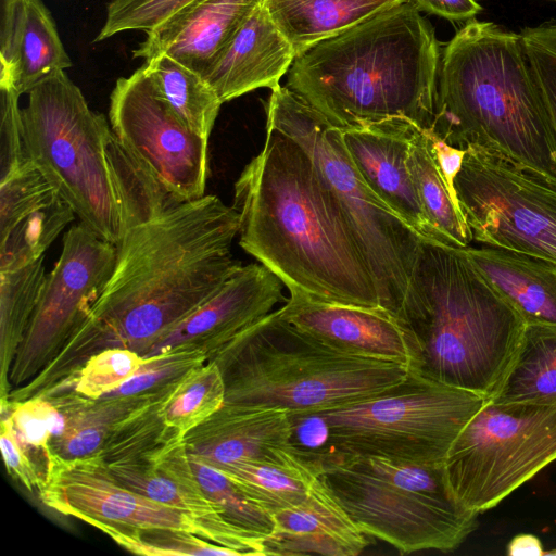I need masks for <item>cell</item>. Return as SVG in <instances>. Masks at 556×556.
I'll return each mask as SVG.
<instances>
[{"instance_id":"bcb514c9","label":"cell","mask_w":556,"mask_h":556,"mask_svg":"<svg viewBox=\"0 0 556 556\" xmlns=\"http://www.w3.org/2000/svg\"><path fill=\"white\" fill-rule=\"evenodd\" d=\"M0 447L8 472L28 491H39L45 480L29 454L20 444L7 416L1 415Z\"/></svg>"},{"instance_id":"603a6c76","label":"cell","mask_w":556,"mask_h":556,"mask_svg":"<svg viewBox=\"0 0 556 556\" xmlns=\"http://www.w3.org/2000/svg\"><path fill=\"white\" fill-rule=\"evenodd\" d=\"M270 516L267 555L356 556L369 544L319 476L301 503Z\"/></svg>"},{"instance_id":"1f68e13d","label":"cell","mask_w":556,"mask_h":556,"mask_svg":"<svg viewBox=\"0 0 556 556\" xmlns=\"http://www.w3.org/2000/svg\"><path fill=\"white\" fill-rule=\"evenodd\" d=\"M407 166L424 212L444 244L467 248L471 231L434 161L424 129L417 128L410 141Z\"/></svg>"},{"instance_id":"ba28073f","label":"cell","mask_w":556,"mask_h":556,"mask_svg":"<svg viewBox=\"0 0 556 556\" xmlns=\"http://www.w3.org/2000/svg\"><path fill=\"white\" fill-rule=\"evenodd\" d=\"M266 128L300 143L339 203L371 270L380 306L397 317L422 238L366 185L353 164L341 129L286 86L271 90Z\"/></svg>"},{"instance_id":"7402d4cb","label":"cell","mask_w":556,"mask_h":556,"mask_svg":"<svg viewBox=\"0 0 556 556\" xmlns=\"http://www.w3.org/2000/svg\"><path fill=\"white\" fill-rule=\"evenodd\" d=\"M295 56L261 0L202 76L225 103L258 88H277Z\"/></svg>"},{"instance_id":"cb8c5ba5","label":"cell","mask_w":556,"mask_h":556,"mask_svg":"<svg viewBox=\"0 0 556 556\" xmlns=\"http://www.w3.org/2000/svg\"><path fill=\"white\" fill-rule=\"evenodd\" d=\"M72 66L51 12L42 0H23L0 16V83L22 96Z\"/></svg>"},{"instance_id":"7c38bea8","label":"cell","mask_w":556,"mask_h":556,"mask_svg":"<svg viewBox=\"0 0 556 556\" xmlns=\"http://www.w3.org/2000/svg\"><path fill=\"white\" fill-rule=\"evenodd\" d=\"M454 185L472 240L556 265V181L468 148Z\"/></svg>"},{"instance_id":"816d5d0a","label":"cell","mask_w":556,"mask_h":556,"mask_svg":"<svg viewBox=\"0 0 556 556\" xmlns=\"http://www.w3.org/2000/svg\"><path fill=\"white\" fill-rule=\"evenodd\" d=\"M552 1H555V2H556V0H552Z\"/></svg>"},{"instance_id":"ab89813d","label":"cell","mask_w":556,"mask_h":556,"mask_svg":"<svg viewBox=\"0 0 556 556\" xmlns=\"http://www.w3.org/2000/svg\"><path fill=\"white\" fill-rule=\"evenodd\" d=\"M58 189L30 160L0 181V239L24 216L51 203Z\"/></svg>"},{"instance_id":"2e32d148","label":"cell","mask_w":556,"mask_h":556,"mask_svg":"<svg viewBox=\"0 0 556 556\" xmlns=\"http://www.w3.org/2000/svg\"><path fill=\"white\" fill-rule=\"evenodd\" d=\"M281 280L264 265H239L223 286L186 318L160 337L141 356L179 345L201 349L207 359L241 331L286 302Z\"/></svg>"},{"instance_id":"83f0119b","label":"cell","mask_w":556,"mask_h":556,"mask_svg":"<svg viewBox=\"0 0 556 556\" xmlns=\"http://www.w3.org/2000/svg\"><path fill=\"white\" fill-rule=\"evenodd\" d=\"M213 467L271 515L305 498L320 473V458L301 448L283 462L238 460Z\"/></svg>"},{"instance_id":"ac0fdd59","label":"cell","mask_w":556,"mask_h":556,"mask_svg":"<svg viewBox=\"0 0 556 556\" xmlns=\"http://www.w3.org/2000/svg\"><path fill=\"white\" fill-rule=\"evenodd\" d=\"M108 466L113 476L129 489L223 531L244 555H267V535L230 522L203 491L184 441L169 444L152 455Z\"/></svg>"},{"instance_id":"d6986e66","label":"cell","mask_w":556,"mask_h":556,"mask_svg":"<svg viewBox=\"0 0 556 556\" xmlns=\"http://www.w3.org/2000/svg\"><path fill=\"white\" fill-rule=\"evenodd\" d=\"M295 420L282 408L228 404L184 438L189 455L219 466L238 460L283 462L301 447Z\"/></svg>"},{"instance_id":"8fae6325","label":"cell","mask_w":556,"mask_h":556,"mask_svg":"<svg viewBox=\"0 0 556 556\" xmlns=\"http://www.w3.org/2000/svg\"><path fill=\"white\" fill-rule=\"evenodd\" d=\"M556 460V395L486 399L443 462L455 500L478 514L497 506Z\"/></svg>"},{"instance_id":"f35d334b","label":"cell","mask_w":556,"mask_h":556,"mask_svg":"<svg viewBox=\"0 0 556 556\" xmlns=\"http://www.w3.org/2000/svg\"><path fill=\"white\" fill-rule=\"evenodd\" d=\"M189 458L201 488L230 522L267 536L273 532L271 516L264 508L220 470L194 456L189 455Z\"/></svg>"},{"instance_id":"4316f807","label":"cell","mask_w":556,"mask_h":556,"mask_svg":"<svg viewBox=\"0 0 556 556\" xmlns=\"http://www.w3.org/2000/svg\"><path fill=\"white\" fill-rule=\"evenodd\" d=\"M406 0H262L295 55Z\"/></svg>"},{"instance_id":"681fc988","label":"cell","mask_w":556,"mask_h":556,"mask_svg":"<svg viewBox=\"0 0 556 556\" xmlns=\"http://www.w3.org/2000/svg\"><path fill=\"white\" fill-rule=\"evenodd\" d=\"M507 554L545 556V549L541 540L533 534H518L507 544Z\"/></svg>"},{"instance_id":"d590c367","label":"cell","mask_w":556,"mask_h":556,"mask_svg":"<svg viewBox=\"0 0 556 556\" xmlns=\"http://www.w3.org/2000/svg\"><path fill=\"white\" fill-rule=\"evenodd\" d=\"M74 218L73 208L61 197L24 216L0 239V271L23 267L43 256Z\"/></svg>"},{"instance_id":"e0dca14e","label":"cell","mask_w":556,"mask_h":556,"mask_svg":"<svg viewBox=\"0 0 556 556\" xmlns=\"http://www.w3.org/2000/svg\"><path fill=\"white\" fill-rule=\"evenodd\" d=\"M280 315L325 344L346 354L401 363L409 369V334L397 317L377 307L329 302L291 290Z\"/></svg>"},{"instance_id":"f1b7e54d","label":"cell","mask_w":556,"mask_h":556,"mask_svg":"<svg viewBox=\"0 0 556 556\" xmlns=\"http://www.w3.org/2000/svg\"><path fill=\"white\" fill-rule=\"evenodd\" d=\"M105 153L119 212L121 235L185 202L125 149L113 131L108 137Z\"/></svg>"},{"instance_id":"4fadbf2b","label":"cell","mask_w":556,"mask_h":556,"mask_svg":"<svg viewBox=\"0 0 556 556\" xmlns=\"http://www.w3.org/2000/svg\"><path fill=\"white\" fill-rule=\"evenodd\" d=\"M115 258V244L84 224L65 232L61 255L47 274L10 368L11 390L37 376L61 352L110 278Z\"/></svg>"},{"instance_id":"f907efd6","label":"cell","mask_w":556,"mask_h":556,"mask_svg":"<svg viewBox=\"0 0 556 556\" xmlns=\"http://www.w3.org/2000/svg\"><path fill=\"white\" fill-rule=\"evenodd\" d=\"M545 556H556V548L545 551Z\"/></svg>"},{"instance_id":"4dcf8cb0","label":"cell","mask_w":556,"mask_h":556,"mask_svg":"<svg viewBox=\"0 0 556 556\" xmlns=\"http://www.w3.org/2000/svg\"><path fill=\"white\" fill-rule=\"evenodd\" d=\"M47 278L45 256L23 267L0 271V400L11 392L9 372Z\"/></svg>"},{"instance_id":"f6af8a7d","label":"cell","mask_w":556,"mask_h":556,"mask_svg":"<svg viewBox=\"0 0 556 556\" xmlns=\"http://www.w3.org/2000/svg\"><path fill=\"white\" fill-rule=\"evenodd\" d=\"M20 97L12 84L0 83V181L29 160L23 137Z\"/></svg>"},{"instance_id":"7dc6e473","label":"cell","mask_w":556,"mask_h":556,"mask_svg":"<svg viewBox=\"0 0 556 556\" xmlns=\"http://www.w3.org/2000/svg\"><path fill=\"white\" fill-rule=\"evenodd\" d=\"M430 148L438 165L439 172L452 195V198L458 202L456 190H455V178L459 173L463 161L466 154V150L454 148L447 144L442 138L434 134L430 128L424 129ZM459 203V202H458Z\"/></svg>"},{"instance_id":"484cf974","label":"cell","mask_w":556,"mask_h":556,"mask_svg":"<svg viewBox=\"0 0 556 556\" xmlns=\"http://www.w3.org/2000/svg\"><path fill=\"white\" fill-rule=\"evenodd\" d=\"M156 393L89 399L68 386L52 389L42 396L64 417L62 431L50 441L52 454L75 459L98 453L113 428Z\"/></svg>"},{"instance_id":"8d00e7d4","label":"cell","mask_w":556,"mask_h":556,"mask_svg":"<svg viewBox=\"0 0 556 556\" xmlns=\"http://www.w3.org/2000/svg\"><path fill=\"white\" fill-rule=\"evenodd\" d=\"M1 415L8 417L20 444L37 465L45 484L52 465L50 441L64 426V417L47 396H33L24 401L1 400Z\"/></svg>"},{"instance_id":"c3c4849f","label":"cell","mask_w":556,"mask_h":556,"mask_svg":"<svg viewBox=\"0 0 556 556\" xmlns=\"http://www.w3.org/2000/svg\"><path fill=\"white\" fill-rule=\"evenodd\" d=\"M418 11L438 15L452 22H468L482 7L476 0H406Z\"/></svg>"},{"instance_id":"74e56055","label":"cell","mask_w":556,"mask_h":556,"mask_svg":"<svg viewBox=\"0 0 556 556\" xmlns=\"http://www.w3.org/2000/svg\"><path fill=\"white\" fill-rule=\"evenodd\" d=\"M131 553L149 556L226 555L242 556L194 533L166 529H136L113 525L92 526Z\"/></svg>"},{"instance_id":"7a4b0ae2","label":"cell","mask_w":556,"mask_h":556,"mask_svg":"<svg viewBox=\"0 0 556 556\" xmlns=\"http://www.w3.org/2000/svg\"><path fill=\"white\" fill-rule=\"evenodd\" d=\"M232 206L240 215V247L289 291L381 307L352 228L312 157L293 138L266 128L263 149L235 182Z\"/></svg>"},{"instance_id":"60d3db41","label":"cell","mask_w":556,"mask_h":556,"mask_svg":"<svg viewBox=\"0 0 556 556\" xmlns=\"http://www.w3.org/2000/svg\"><path fill=\"white\" fill-rule=\"evenodd\" d=\"M206 361V354L199 348L176 346L148 357L132 377L106 395L122 396L161 392L176 386L188 372Z\"/></svg>"},{"instance_id":"d4e9b609","label":"cell","mask_w":556,"mask_h":556,"mask_svg":"<svg viewBox=\"0 0 556 556\" xmlns=\"http://www.w3.org/2000/svg\"><path fill=\"white\" fill-rule=\"evenodd\" d=\"M481 276L526 324L556 326V265L505 249L464 248Z\"/></svg>"},{"instance_id":"277c9868","label":"cell","mask_w":556,"mask_h":556,"mask_svg":"<svg viewBox=\"0 0 556 556\" xmlns=\"http://www.w3.org/2000/svg\"><path fill=\"white\" fill-rule=\"evenodd\" d=\"M430 129L556 181V132L520 34L472 18L441 52Z\"/></svg>"},{"instance_id":"44dd1931","label":"cell","mask_w":556,"mask_h":556,"mask_svg":"<svg viewBox=\"0 0 556 556\" xmlns=\"http://www.w3.org/2000/svg\"><path fill=\"white\" fill-rule=\"evenodd\" d=\"M260 2L195 0L148 31L132 58L166 54L203 75Z\"/></svg>"},{"instance_id":"836d02e7","label":"cell","mask_w":556,"mask_h":556,"mask_svg":"<svg viewBox=\"0 0 556 556\" xmlns=\"http://www.w3.org/2000/svg\"><path fill=\"white\" fill-rule=\"evenodd\" d=\"M175 387L154 394L113 428L97 453L105 464L152 455L169 444L184 441L166 424L162 412Z\"/></svg>"},{"instance_id":"ee69618b","label":"cell","mask_w":556,"mask_h":556,"mask_svg":"<svg viewBox=\"0 0 556 556\" xmlns=\"http://www.w3.org/2000/svg\"><path fill=\"white\" fill-rule=\"evenodd\" d=\"M520 36L556 132V21L526 27Z\"/></svg>"},{"instance_id":"e575fe53","label":"cell","mask_w":556,"mask_h":556,"mask_svg":"<svg viewBox=\"0 0 556 556\" xmlns=\"http://www.w3.org/2000/svg\"><path fill=\"white\" fill-rule=\"evenodd\" d=\"M226 388L213 361L195 367L174 388L163 405L166 424L180 437L197 428L225 403Z\"/></svg>"},{"instance_id":"7bdbcfd3","label":"cell","mask_w":556,"mask_h":556,"mask_svg":"<svg viewBox=\"0 0 556 556\" xmlns=\"http://www.w3.org/2000/svg\"><path fill=\"white\" fill-rule=\"evenodd\" d=\"M195 0H111L94 38L101 42L126 30L151 31Z\"/></svg>"},{"instance_id":"f546056e","label":"cell","mask_w":556,"mask_h":556,"mask_svg":"<svg viewBox=\"0 0 556 556\" xmlns=\"http://www.w3.org/2000/svg\"><path fill=\"white\" fill-rule=\"evenodd\" d=\"M142 66L173 113L208 139L223 102L204 77L166 54L149 58Z\"/></svg>"},{"instance_id":"30bf717a","label":"cell","mask_w":556,"mask_h":556,"mask_svg":"<svg viewBox=\"0 0 556 556\" xmlns=\"http://www.w3.org/2000/svg\"><path fill=\"white\" fill-rule=\"evenodd\" d=\"M485 400L410 370L379 393L307 419L321 422L330 452L434 465Z\"/></svg>"},{"instance_id":"5bb4252c","label":"cell","mask_w":556,"mask_h":556,"mask_svg":"<svg viewBox=\"0 0 556 556\" xmlns=\"http://www.w3.org/2000/svg\"><path fill=\"white\" fill-rule=\"evenodd\" d=\"M109 122L123 147L180 200L205 195L208 139L190 130L173 113L142 65L116 80Z\"/></svg>"},{"instance_id":"9a60e30c","label":"cell","mask_w":556,"mask_h":556,"mask_svg":"<svg viewBox=\"0 0 556 556\" xmlns=\"http://www.w3.org/2000/svg\"><path fill=\"white\" fill-rule=\"evenodd\" d=\"M38 496L48 508L90 526L186 531L244 555L223 531L121 483L97 453L75 459L53 455Z\"/></svg>"},{"instance_id":"d6a6232c","label":"cell","mask_w":556,"mask_h":556,"mask_svg":"<svg viewBox=\"0 0 556 556\" xmlns=\"http://www.w3.org/2000/svg\"><path fill=\"white\" fill-rule=\"evenodd\" d=\"M556 395V326L526 324L517 353L494 394L495 401Z\"/></svg>"},{"instance_id":"52a82bcc","label":"cell","mask_w":556,"mask_h":556,"mask_svg":"<svg viewBox=\"0 0 556 556\" xmlns=\"http://www.w3.org/2000/svg\"><path fill=\"white\" fill-rule=\"evenodd\" d=\"M319 477L355 525L400 554L452 552L477 528L478 513L462 506L443 464L320 453Z\"/></svg>"},{"instance_id":"9c48e42d","label":"cell","mask_w":556,"mask_h":556,"mask_svg":"<svg viewBox=\"0 0 556 556\" xmlns=\"http://www.w3.org/2000/svg\"><path fill=\"white\" fill-rule=\"evenodd\" d=\"M22 109L27 157L47 176L81 224L116 244L119 212L106 161L112 132L65 71L36 85Z\"/></svg>"},{"instance_id":"3957f363","label":"cell","mask_w":556,"mask_h":556,"mask_svg":"<svg viewBox=\"0 0 556 556\" xmlns=\"http://www.w3.org/2000/svg\"><path fill=\"white\" fill-rule=\"evenodd\" d=\"M442 49L405 1L295 56L286 87L332 126L432 125Z\"/></svg>"},{"instance_id":"5b68a950","label":"cell","mask_w":556,"mask_h":556,"mask_svg":"<svg viewBox=\"0 0 556 556\" xmlns=\"http://www.w3.org/2000/svg\"><path fill=\"white\" fill-rule=\"evenodd\" d=\"M397 318L409 334L412 371L485 399L506 375L526 327L464 248L426 239Z\"/></svg>"},{"instance_id":"b9f144b4","label":"cell","mask_w":556,"mask_h":556,"mask_svg":"<svg viewBox=\"0 0 556 556\" xmlns=\"http://www.w3.org/2000/svg\"><path fill=\"white\" fill-rule=\"evenodd\" d=\"M146 359L132 350L106 349L88 358L73 378L56 387L68 386L86 397L99 399L132 377Z\"/></svg>"},{"instance_id":"8992f818","label":"cell","mask_w":556,"mask_h":556,"mask_svg":"<svg viewBox=\"0 0 556 556\" xmlns=\"http://www.w3.org/2000/svg\"><path fill=\"white\" fill-rule=\"evenodd\" d=\"M207 361L223 375L225 403L282 408L293 419L353 403L402 381L396 362L340 352L274 311Z\"/></svg>"},{"instance_id":"6da1fadb","label":"cell","mask_w":556,"mask_h":556,"mask_svg":"<svg viewBox=\"0 0 556 556\" xmlns=\"http://www.w3.org/2000/svg\"><path fill=\"white\" fill-rule=\"evenodd\" d=\"M240 215L215 195L186 201L124 231L113 271L56 357L9 399L42 395L106 349L140 355L213 295L240 265Z\"/></svg>"},{"instance_id":"ffe728a7","label":"cell","mask_w":556,"mask_h":556,"mask_svg":"<svg viewBox=\"0 0 556 556\" xmlns=\"http://www.w3.org/2000/svg\"><path fill=\"white\" fill-rule=\"evenodd\" d=\"M417 128L407 121H388L342 130L343 142L370 190L422 239L443 243L424 212L407 166Z\"/></svg>"}]
</instances>
